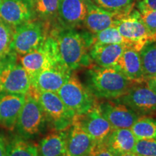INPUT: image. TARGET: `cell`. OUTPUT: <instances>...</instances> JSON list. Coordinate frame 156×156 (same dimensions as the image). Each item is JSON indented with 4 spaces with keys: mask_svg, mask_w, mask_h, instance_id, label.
Wrapping results in <instances>:
<instances>
[{
    "mask_svg": "<svg viewBox=\"0 0 156 156\" xmlns=\"http://www.w3.org/2000/svg\"><path fill=\"white\" fill-rule=\"evenodd\" d=\"M87 13L83 25L92 34L105 29L115 27L116 23L129 15L107 11L97 6L92 0H85Z\"/></svg>",
    "mask_w": 156,
    "mask_h": 156,
    "instance_id": "obj_13",
    "label": "cell"
},
{
    "mask_svg": "<svg viewBox=\"0 0 156 156\" xmlns=\"http://www.w3.org/2000/svg\"><path fill=\"white\" fill-rule=\"evenodd\" d=\"M72 73L60 63L44 69L31 80L30 88L36 91L57 93Z\"/></svg>",
    "mask_w": 156,
    "mask_h": 156,
    "instance_id": "obj_14",
    "label": "cell"
},
{
    "mask_svg": "<svg viewBox=\"0 0 156 156\" xmlns=\"http://www.w3.org/2000/svg\"><path fill=\"white\" fill-rule=\"evenodd\" d=\"M98 106L113 129H130L139 117L135 112L122 103L108 101L98 104Z\"/></svg>",
    "mask_w": 156,
    "mask_h": 156,
    "instance_id": "obj_16",
    "label": "cell"
},
{
    "mask_svg": "<svg viewBox=\"0 0 156 156\" xmlns=\"http://www.w3.org/2000/svg\"><path fill=\"white\" fill-rule=\"evenodd\" d=\"M90 156H114V155L108 149L105 142H102V143L97 144L95 146Z\"/></svg>",
    "mask_w": 156,
    "mask_h": 156,
    "instance_id": "obj_33",
    "label": "cell"
},
{
    "mask_svg": "<svg viewBox=\"0 0 156 156\" xmlns=\"http://www.w3.org/2000/svg\"><path fill=\"white\" fill-rule=\"evenodd\" d=\"M124 45L117 44H93L90 48V58L101 67L117 68L119 61L124 50Z\"/></svg>",
    "mask_w": 156,
    "mask_h": 156,
    "instance_id": "obj_19",
    "label": "cell"
},
{
    "mask_svg": "<svg viewBox=\"0 0 156 156\" xmlns=\"http://www.w3.org/2000/svg\"><path fill=\"white\" fill-rule=\"evenodd\" d=\"M46 117L37 99L30 93H27L15 128L24 137H31L41 132L46 121Z\"/></svg>",
    "mask_w": 156,
    "mask_h": 156,
    "instance_id": "obj_9",
    "label": "cell"
},
{
    "mask_svg": "<svg viewBox=\"0 0 156 156\" xmlns=\"http://www.w3.org/2000/svg\"><path fill=\"white\" fill-rule=\"evenodd\" d=\"M136 138L130 129H114L105 141L113 153H134Z\"/></svg>",
    "mask_w": 156,
    "mask_h": 156,
    "instance_id": "obj_22",
    "label": "cell"
},
{
    "mask_svg": "<svg viewBox=\"0 0 156 156\" xmlns=\"http://www.w3.org/2000/svg\"><path fill=\"white\" fill-rule=\"evenodd\" d=\"M7 156H38V145L22 137H15L7 144Z\"/></svg>",
    "mask_w": 156,
    "mask_h": 156,
    "instance_id": "obj_24",
    "label": "cell"
},
{
    "mask_svg": "<svg viewBox=\"0 0 156 156\" xmlns=\"http://www.w3.org/2000/svg\"><path fill=\"white\" fill-rule=\"evenodd\" d=\"M74 119L98 144L105 142L113 128L103 116L98 104L85 114L75 116Z\"/></svg>",
    "mask_w": 156,
    "mask_h": 156,
    "instance_id": "obj_11",
    "label": "cell"
},
{
    "mask_svg": "<svg viewBox=\"0 0 156 156\" xmlns=\"http://www.w3.org/2000/svg\"><path fill=\"white\" fill-rule=\"evenodd\" d=\"M48 21L36 19L14 29L10 51L23 56L42 46L48 36Z\"/></svg>",
    "mask_w": 156,
    "mask_h": 156,
    "instance_id": "obj_4",
    "label": "cell"
},
{
    "mask_svg": "<svg viewBox=\"0 0 156 156\" xmlns=\"http://www.w3.org/2000/svg\"><path fill=\"white\" fill-rule=\"evenodd\" d=\"M25 95L0 92V126L7 130L14 129Z\"/></svg>",
    "mask_w": 156,
    "mask_h": 156,
    "instance_id": "obj_18",
    "label": "cell"
},
{
    "mask_svg": "<svg viewBox=\"0 0 156 156\" xmlns=\"http://www.w3.org/2000/svg\"><path fill=\"white\" fill-rule=\"evenodd\" d=\"M59 0H35V10L37 17L48 21L56 16Z\"/></svg>",
    "mask_w": 156,
    "mask_h": 156,
    "instance_id": "obj_28",
    "label": "cell"
},
{
    "mask_svg": "<svg viewBox=\"0 0 156 156\" xmlns=\"http://www.w3.org/2000/svg\"><path fill=\"white\" fill-rule=\"evenodd\" d=\"M154 77H156V75H155V76H154Z\"/></svg>",
    "mask_w": 156,
    "mask_h": 156,
    "instance_id": "obj_39",
    "label": "cell"
},
{
    "mask_svg": "<svg viewBox=\"0 0 156 156\" xmlns=\"http://www.w3.org/2000/svg\"><path fill=\"white\" fill-rule=\"evenodd\" d=\"M2 0H0V7H1V5H2Z\"/></svg>",
    "mask_w": 156,
    "mask_h": 156,
    "instance_id": "obj_37",
    "label": "cell"
},
{
    "mask_svg": "<svg viewBox=\"0 0 156 156\" xmlns=\"http://www.w3.org/2000/svg\"><path fill=\"white\" fill-rule=\"evenodd\" d=\"M140 13L142 22L156 41V11H144Z\"/></svg>",
    "mask_w": 156,
    "mask_h": 156,
    "instance_id": "obj_31",
    "label": "cell"
},
{
    "mask_svg": "<svg viewBox=\"0 0 156 156\" xmlns=\"http://www.w3.org/2000/svg\"><path fill=\"white\" fill-rule=\"evenodd\" d=\"M135 1H136V2H138V1H140V0H135Z\"/></svg>",
    "mask_w": 156,
    "mask_h": 156,
    "instance_id": "obj_38",
    "label": "cell"
},
{
    "mask_svg": "<svg viewBox=\"0 0 156 156\" xmlns=\"http://www.w3.org/2000/svg\"><path fill=\"white\" fill-rule=\"evenodd\" d=\"M145 81L156 75V41L145 45L140 51Z\"/></svg>",
    "mask_w": 156,
    "mask_h": 156,
    "instance_id": "obj_23",
    "label": "cell"
},
{
    "mask_svg": "<svg viewBox=\"0 0 156 156\" xmlns=\"http://www.w3.org/2000/svg\"><path fill=\"white\" fill-rule=\"evenodd\" d=\"M35 0H2L0 19L13 28L36 19Z\"/></svg>",
    "mask_w": 156,
    "mask_h": 156,
    "instance_id": "obj_10",
    "label": "cell"
},
{
    "mask_svg": "<svg viewBox=\"0 0 156 156\" xmlns=\"http://www.w3.org/2000/svg\"><path fill=\"white\" fill-rule=\"evenodd\" d=\"M14 28L0 19V57L10 51Z\"/></svg>",
    "mask_w": 156,
    "mask_h": 156,
    "instance_id": "obj_29",
    "label": "cell"
},
{
    "mask_svg": "<svg viewBox=\"0 0 156 156\" xmlns=\"http://www.w3.org/2000/svg\"><path fill=\"white\" fill-rule=\"evenodd\" d=\"M30 87V76L17 54L10 51L0 57V92L26 95Z\"/></svg>",
    "mask_w": 156,
    "mask_h": 156,
    "instance_id": "obj_3",
    "label": "cell"
},
{
    "mask_svg": "<svg viewBox=\"0 0 156 156\" xmlns=\"http://www.w3.org/2000/svg\"><path fill=\"white\" fill-rule=\"evenodd\" d=\"M115 28L127 41L129 48H133L137 51H140L149 43L156 41L142 22L138 10H132L127 16L120 19L116 23Z\"/></svg>",
    "mask_w": 156,
    "mask_h": 156,
    "instance_id": "obj_8",
    "label": "cell"
},
{
    "mask_svg": "<svg viewBox=\"0 0 156 156\" xmlns=\"http://www.w3.org/2000/svg\"><path fill=\"white\" fill-rule=\"evenodd\" d=\"M136 7L140 12L144 11H156V0H140L136 2Z\"/></svg>",
    "mask_w": 156,
    "mask_h": 156,
    "instance_id": "obj_32",
    "label": "cell"
},
{
    "mask_svg": "<svg viewBox=\"0 0 156 156\" xmlns=\"http://www.w3.org/2000/svg\"><path fill=\"white\" fill-rule=\"evenodd\" d=\"M117 69L134 83H145L142 71L140 51L133 48H126L119 61Z\"/></svg>",
    "mask_w": 156,
    "mask_h": 156,
    "instance_id": "obj_20",
    "label": "cell"
},
{
    "mask_svg": "<svg viewBox=\"0 0 156 156\" xmlns=\"http://www.w3.org/2000/svg\"><path fill=\"white\" fill-rule=\"evenodd\" d=\"M56 41L60 64L73 71L90 63L88 49L93 44V36L78 32L75 29L62 28L51 33Z\"/></svg>",
    "mask_w": 156,
    "mask_h": 156,
    "instance_id": "obj_1",
    "label": "cell"
},
{
    "mask_svg": "<svg viewBox=\"0 0 156 156\" xmlns=\"http://www.w3.org/2000/svg\"><path fill=\"white\" fill-rule=\"evenodd\" d=\"M114 156H138L134 153H120V154L114 153Z\"/></svg>",
    "mask_w": 156,
    "mask_h": 156,
    "instance_id": "obj_36",
    "label": "cell"
},
{
    "mask_svg": "<svg viewBox=\"0 0 156 156\" xmlns=\"http://www.w3.org/2000/svg\"><path fill=\"white\" fill-rule=\"evenodd\" d=\"M67 133L56 130L43 138L38 145V156H66Z\"/></svg>",
    "mask_w": 156,
    "mask_h": 156,
    "instance_id": "obj_21",
    "label": "cell"
},
{
    "mask_svg": "<svg viewBox=\"0 0 156 156\" xmlns=\"http://www.w3.org/2000/svg\"><path fill=\"white\" fill-rule=\"evenodd\" d=\"M88 75L90 90L101 98H119L134 85L117 68L93 66L89 69Z\"/></svg>",
    "mask_w": 156,
    "mask_h": 156,
    "instance_id": "obj_2",
    "label": "cell"
},
{
    "mask_svg": "<svg viewBox=\"0 0 156 156\" xmlns=\"http://www.w3.org/2000/svg\"><path fill=\"white\" fill-rule=\"evenodd\" d=\"M86 13L85 0H59L56 17L62 28L75 29L83 25Z\"/></svg>",
    "mask_w": 156,
    "mask_h": 156,
    "instance_id": "obj_15",
    "label": "cell"
},
{
    "mask_svg": "<svg viewBox=\"0 0 156 156\" xmlns=\"http://www.w3.org/2000/svg\"><path fill=\"white\" fill-rule=\"evenodd\" d=\"M97 144L74 119L67 133L66 156H90Z\"/></svg>",
    "mask_w": 156,
    "mask_h": 156,
    "instance_id": "obj_17",
    "label": "cell"
},
{
    "mask_svg": "<svg viewBox=\"0 0 156 156\" xmlns=\"http://www.w3.org/2000/svg\"><path fill=\"white\" fill-rule=\"evenodd\" d=\"M136 140L156 139V119L151 117H138L130 128Z\"/></svg>",
    "mask_w": 156,
    "mask_h": 156,
    "instance_id": "obj_25",
    "label": "cell"
},
{
    "mask_svg": "<svg viewBox=\"0 0 156 156\" xmlns=\"http://www.w3.org/2000/svg\"><path fill=\"white\" fill-rule=\"evenodd\" d=\"M7 144L5 138L0 135V156H7Z\"/></svg>",
    "mask_w": 156,
    "mask_h": 156,
    "instance_id": "obj_34",
    "label": "cell"
},
{
    "mask_svg": "<svg viewBox=\"0 0 156 156\" xmlns=\"http://www.w3.org/2000/svg\"><path fill=\"white\" fill-rule=\"evenodd\" d=\"M134 153L137 155L156 156V139L136 140Z\"/></svg>",
    "mask_w": 156,
    "mask_h": 156,
    "instance_id": "obj_30",
    "label": "cell"
},
{
    "mask_svg": "<svg viewBox=\"0 0 156 156\" xmlns=\"http://www.w3.org/2000/svg\"><path fill=\"white\" fill-rule=\"evenodd\" d=\"M133 85L126 94L120 97L119 102L126 105L134 112L149 114L156 111V93L147 85Z\"/></svg>",
    "mask_w": 156,
    "mask_h": 156,
    "instance_id": "obj_12",
    "label": "cell"
},
{
    "mask_svg": "<svg viewBox=\"0 0 156 156\" xmlns=\"http://www.w3.org/2000/svg\"><path fill=\"white\" fill-rule=\"evenodd\" d=\"M56 93L75 116L85 114L98 104L93 93L73 75H71Z\"/></svg>",
    "mask_w": 156,
    "mask_h": 156,
    "instance_id": "obj_5",
    "label": "cell"
},
{
    "mask_svg": "<svg viewBox=\"0 0 156 156\" xmlns=\"http://www.w3.org/2000/svg\"><path fill=\"white\" fill-rule=\"evenodd\" d=\"M147 86L149 87L151 90H153L154 93H156V77H153L148 79L145 82Z\"/></svg>",
    "mask_w": 156,
    "mask_h": 156,
    "instance_id": "obj_35",
    "label": "cell"
},
{
    "mask_svg": "<svg viewBox=\"0 0 156 156\" xmlns=\"http://www.w3.org/2000/svg\"><path fill=\"white\" fill-rule=\"evenodd\" d=\"M28 93L37 99L46 116L52 122L56 130H64L72 125L75 115L66 106L57 93L36 91L32 88Z\"/></svg>",
    "mask_w": 156,
    "mask_h": 156,
    "instance_id": "obj_7",
    "label": "cell"
},
{
    "mask_svg": "<svg viewBox=\"0 0 156 156\" xmlns=\"http://www.w3.org/2000/svg\"><path fill=\"white\" fill-rule=\"evenodd\" d=\"M95 5L107 11L129 15L133 10L135 0H92Z\"/></svg>",
    "mask_w": 156,
    "mask_h": 156,
    "instance_id": "obj_27",
    "label": "cell"
},
{
    "mask_svg": "<svg viewBox=\"0 0 156 156\" xmlns=\"http://www.w3.org/2000/svg\"><path fill=\"white\" fill-rule=\"evenodd\" d=\"M138 156H142V155H138Z\"/></svg>",
    "mask_w": 156,
    "mask_h": 156,
    "instance_id": "obj_40",
    "label": "cell"
},
{
    "mask_svg": "<svg viewBox=\"0 0 156 156\" xmlns=\"http://www.w3.org/2000/svg\"><path fill=\"white\" fill-rule=\"evenodd\" d=\"M19 61L28 73L30 80L44 69L60 63L54 36L51 34L48 35L42 46L25 55L19 56Z\"/></svg>",
    "mask_w": 156,
    "mask_h": 156,
    "instance_id": "obj_6",
    "label": "cell"
},
{
    "mask_svg": "<svg viewBox=\"0 0 156 156\" xmlns=\"http://www.w3.org/2000/svg\"><path fill=\"white\" fill-rule=\"evenodd\" d=\"M93 35V44H117L124 45L126 48H129L127 41L115 27H111Z\"/></svg>",
    "mask_w": 156,
    "mask_h": 156,
    "instance_id": "obj_26",
    "label": "cell"
}]
</instances>
